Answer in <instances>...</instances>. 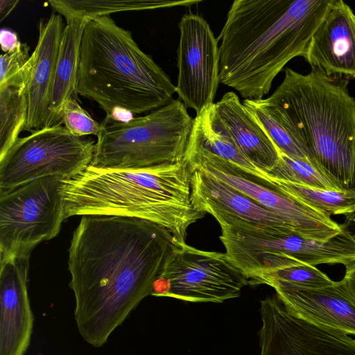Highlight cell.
Listing matches in <instances>:
<instances>
[{"instance_id": "obj_1", "label": "cell", "mask_w": 355, "mask_h": 355, "mask_svg": "<svg viewBox=\"0 0 355 355\" xmlns=\"http://www.w3.org/2000/svg\"><path fill=\"white\" fill-rule=\"evenodd\" d=\"M165 227L125 217L83 216L69 252V287L82 338L106 343L153 284L179 243Z\"/></svg>"}, {"instance_id": "obj_2", "label": "cell", "mask_w": 355, "mask_h": 355, "mask_svg": "<svg viewBox=\"0 0 355 355\" xmlns=\"http://www.w3.org/2000/svg\"><path fill=\"white\" fill-rule=\"evenodd\" d=\"M332 0H235L219 36L220 83L263 98L294 58L306 57Z\"/></svg>"}, {"instance_id": "obj_3", "label": "cell", "mask_w": 355, "mask_h": 355, "mask_svg": "<svg viewBox=\"0 0 355 355\" xmlns=\"http://www.w3.org/2000/svg\"><path fill=\"white\" fill-rule=\"evenodd\" d=\"M192 169L187 161L146 168H101L89 165L64 180V220L73 216L142 219L167 229L186 243L189 227L203 218L191 201Z\"/></svg>"}, {"instance_id": "obj_4", "label": "cell", "mask_w": 355, "mask_h": 355, "mask_svg": "<svg viewBox=\"0 0 355 355\" xmlns=\"http://www.w3.org/2000/svg\"><path fill=\"white\" fill-rule=\"evenodd\" d=\"M348 83L286 68L265 99L309 159L341 190L355 192V98Z\"/></svg>"}, {"instance_id": "obj_5", "label": "cell", "mask_w": 355, "mask_h": 355, "mask_svg": "<svg viewBox=\"0 0 355 355\" xmlns=\"http://www.w3.org/2000/svg\"><path fill=\"white\" fill-rule=\"evenodd\" d=\"M78 95L89 98L106 118L126 121L129 114L150 112L173 100L168 76L144 53L132 33L110 15L87 19L78 71Z\"/></svg>"}, {"instance_id": "obj_6", "label": "cell", "mask_w": 355, "mask_h": 355, "mask_svg": "<svg viewBox=\"0 0 355 355\" xmlns=\"http://www.w3.org/2000/svg\"><path fill=\"white\" fill-rule=\"evenodd\" d=\"M178 98L146 115L121 121L105 118L91 166L137 168L182 162L193 126Z\"/></svg>"}, {"instance_id": "obj_7", "label": "cell", "mask_w": 355, "mask_h": 355, "mask_svg": "<svg viewBox=\"0 0 355 355\" xmlns=\"http://www.w3.org/2000/svg\"><path fill=\"white\" fill-rule=\"evenodd\" d=\"M342 227L340 234L322 241L290 228L243 223L230 232L228 253L248 275L275 270L296 261L313 266L324 263L347 266L355 262V239Z\"/></svg>"}, {"instance_id": "obj_8", "label": "cell", "mask_w": 355, "mask_h": 355, "mask_svg": "<svg viewBox=\"0 0 355 355\" xmlns=\"http://www.w3.org/2000/svg\"><path fill=\"white\" fill-rule=\"evenodd\" d=\"M64 180L44 177L0 193V262L30 257L39 243L58 234L64 220Z\"/></svg>"}, {"instance_id": "obj_9", "label": "cell", "mask_w": 355, "mask_h": 355, "mask_svg": "<svg viewBox=\"0 0 355 355\" xmlns=\"http://www.w3.org/2000/svg\"><path fill=\"white\" fill-rule=\"evenodd\" d=\"M95 144L72 135L61 124L19 137L0 159V193L44 177H76L91 164Z\"/></svg>"}, {"instance_id": "obj_10", "label": "cell", "mask_w": 355, "mask_h": 355, "mask_svg": "<svg viewBox=\"0 0 355 355\" xmlns=\"http://www.w3.org/2000/svg\"><path fill=\"white\" fill-rule=\"evenodd\" d=\"M248 284V277L225 253L179 243L155 280L151 295L220 303L240 296Z\"/></svg>"}, {"instance_id": "obj_11", "label": "cell", "mask_w": 355, "mask_h": 355, "mask_svg": "<svg viewBox=\"0 0 355 355\" xmlns=\"http://www.w3.org/2000/svg\"><path fill=\"white\" fill-rule=\"evenodd\" d=\"M198 169L226 183L286 220L299 234L326 241L340 234L341 225L278 188L254 180L243 170L211 152L189 144L184 158Z\"/></svg>"}, {"instance_id": "obj_12", "label": "cell", "mask_w": 355, "mask_h": 355, "mask_svg": "<svg viewBox=\"0 0 355 355\" xmlns=\"http://www.w3.org/2000/svg\"><path fill=\"white\" fill-rule=\"evenodd\" d=\"M260 355H355V338L289 311L277 294L261 301Z\"/></svg>"}, {"instance_id": "obj_13", "label": "cell", "mask_w": 355, "mask_h": 355, "mask_svg": "<svg viewBox=\"0 0 355 355\" xmlns=\"http://www.w3.org/2000/svg\"><path fill=\"white\" fill-rule=\"evenodd\" d=\"M178 28L175 92L198 115L214 103L220 83L218 40L208 22L196 14L183 15Z\"/></svg>"}, {"instance_id": "obj_14", "label": "cell", "mask_w": 355, "mask_h": 355, "mask_svg": "<svg viewBox=\"0 0 355 355\" xmlns=\"http://www.w3.org/2000/svg\"><path fill=\"white\" fill-rule=\"evenodd\" d=\"M304 59L327 77L355 78V14L342 0H332L314 31Z\"/></svg>"}, {"instance_id": "obj_15", "label": "cell", "mask_w": 355, "mask_h": 355, "mask_svg": "<svg viewBox=\"0 0 355 355\" xmlns=\"http://www.w3.org/2000/svg\"><path fill=\"white\" fill-rule=\"evenodd\" d=\"M30 257L0 262V355H24L34 317L28 294Z\"/></svg>"}, {"instance_id": "obj_16", "label": "cell", "mask_w": 355, "mask_h": 355, "mask_svg": "<svg viewBox=\"0 0 355 355\" xmlns=\"http://www.w3.org/2000/svg\"><path fill=\"white\" fill-rule=\"evenodd\" d=\"M64 28L62 15L55 12L38 25V40L28 61L23 89L28 103L25 130L31 132L50 127L49 106Z\"/></svg>"}, {"instance_id": "obj_17", "label": "cell", "mask_w": 355, "mask_h": 355, "mask_svg": "<svg viewBox=\"0 0 355 355\" xmlns=\"http://www.w3.org/2000/svg\"><path fill=\"white\" fill-rule=\"evenodd\" d=\"M191 169V190L193 206L199 211L213 216L220 227L248 223L295 230L282 217L231 186L204 171Z\"/></svg>"}, {"instance_id": "obj_18", "label": "cell", "mask_w": 355, "mask_h": 355, "mask_svg": "<svg viewBox=\"0 0 355 355\" xmlns=\"http://www.w3.org/2000/svg\"><path fill=\"white\" fill-rule=\"evenodd\" d=\"M286 309L313 323L355 335V299L343 279L320 288L271 283Z\"/></svg>"}, {"instance_id": "obj_19", "label": "cell", "mask_w": 355, "mask_h": 355, "mask_svg": "<svg viewBox=\"0 0 355 355\" xmlns=\"http://www.w3.org/2000/svg\"><path fill=\"white\" fill-rule=\"evenodd\" d=\"M218 116L241 152L267 173L277 163L279 151L234 92L215 103Z\"/></svg>"}, {"instance_id": "obj_20", "label": "cell", "mask_w": 355, "mask_h": 355, "mask_svg": "<svg viewBox=\"0 0 355 355\" xmlns=\"http://www.w3.org/2000/svg\"><path fill=\"white\" fill-rule=\"evenodd\" d=\"M87 21L73 19L64 28L49 106L50 126L61 124L64 105L71 98H78L80 46Z\"/></svg>"}, {"instance_id": "obj_21", "label": "cell", "mask_w": 355, "mask_h": 355, "mask_svg": "<svg viewBox=\"0 0 355 355\" xmlns=\"http://www.w3.org/2000/svg\"><path fill=\"white\" fill-rule=\"evenodd\" d=\"M189 143L236 166L256 181L269 182L268 173L258 168L236 146L219 119L215 103L206 107L194 118Z\"/></svg>"}, {"instance_id": "obj_22", "label": "cell", "mask_w": 355, "mask_h": 355, "mask_svg": "<svg viewBox=\"0 0 355 355\" xmlns=\"http://www.w3.org/2000/svg\"><path fill=\"white\" fill-rule=\"evenodd\" d=\"M201 1L162 0H49V3L67 22L73 19H91L112 13L191 6Z\"/></svg>"}, {"instance_id": "obj_23", "label": "cell", "mask_w": 355, "mask_h": 355, "mask_svg": "<svg viewBox=\"0 0 355 355\" xmlns=\"http://www.w3.org/2000/svg\"><path fill=\"white\" fill-rule=\"evenodd\" d=\"M269 181L312 208L330 216L355 211V192L322 189L269 178Z\"/></svg>"}, {"instance_id": "obj_24", "label": "cell", "mask_w": 355, "mask_h": 355, "mask_svg": "<svg viewBox=\"0 0 355 355\" xmlns=\"http://www.w3.org/2000/svg\"><path fill=\"white\" fill-rule=\"evenodd\" d=\"M28 103L22 89H0V159H1L25 130Z\"/></svg>"}, {"instance_id": "obj_25", "label": "cell", "mask_w": 355, "mask_h": 355, "mask_svg": "<svg viewBox=\"0 0 355 355\" xmlns=\"http://www.w3.org/2000/svg\"><path fill=\"white\" fill-rule=\"evenodd\" d=\"M267 173L270 179L322 189L341 190L309 159L290 156L282 152H279L276 165Z\"/></svg>"}, {"instance_id": "obj_26", "label": "cell", "mask_w": 355, "mask_h": 355, "mask_svg": "<svg viewBox=\"0 0 355 355\" xmlns=\"http://www.w3.org/2000/svg\"><path fill=\"white\" fill-rule=\"evenodd\" d=\"M275 282L304 288H320L329 286L334 282L315 266L307 264L281 268L249 280L251 285H269Z\"/></svg>"}, {"instance_id": "obj_27", "label": "cell", "mask_w": 355, "mask_h": 355, "mask_svg": "<svg viewBox=\"0 0 355 355\" xmlns=\"http://www.w3.org/2000/svg\"><path fill=\"white\" fill-rule=\"evenodd\" d=\"M29 46L21 43L13 51L5 53L0 58V89L16 88L24 89L30 58Z\"/></svg>"}, {"instance_id": "obj_28", "label": "cell", "mask_w": 355, "mask_h": 355, "mask_svg": "<svg viewBox=\"0 0 355 355\" xmlns=\"http://www.w3.org/2000/svg\"><path fill=\"white\" fill-rule=\"evenodd\" d=\"M60 123H64L72 135L78 137L89 135L97 137L101 130V123L96 121L73 98L64 105Z\"/></svg>"}, {"instance_id": "obj_29", "label": "cell", "mask_w": 355, "mask_h": 355, "mask_svg": "<svg viewBox=\"0 0 355 355\" xmlns=\"http://www.w3.org/2000/svg\"><path fill=\"white\" fill-rule=\"evenodd\" d=\"M0 42L1 49L5 53L13 51L21 44L17 34L6 29L1 31Z\"/></svg>"}, {"instance_id": "obj_30", "label": "cell", "mask_w": 355, "mask_h": 355, "mask_svg": "<svg viewBox=\"0 0 355 355\" xmlns=\"http://www.w3.org/2000/svg\"><path fill=\"white\" fill-rule=\"evenodd\" d=\"M345 275L343 278L346 286L355 299V262L345 266Z\"/></svg>"}, {"instance_id": "obj_31", "label": "cell", "mask_w": 355, "mask_h": 355, "mask_svg": "<svg viewBox=\"0 0 355 355\" xmlns=\"http://www.w3.org/2000/svg\"><path fill=\"white\" fill-rule=\"evenodd\" d=\"M19 1H0V21H2L8 14L15 8Z\"/></svg>"}, {"instance_id": "obj_32", "label": "cell", "mask_w": 355, "mask_h": 355, "mask_svg": "<svg viewBox=\"0 0 355 355\" xmlns=\"http://www.w3.org/2000/svg\"><path fill=\"white\" fill-rule=\"evenodd\" d=\"M342 226L355 239V211L345 216V220Z\"/></svg>"}]
</instances>
